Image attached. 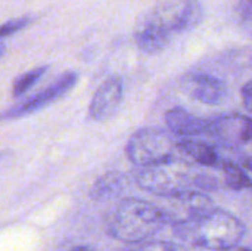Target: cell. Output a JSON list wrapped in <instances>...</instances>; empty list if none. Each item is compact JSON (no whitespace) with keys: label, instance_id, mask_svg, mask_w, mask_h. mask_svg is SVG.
Here are the masks:
<instances>
[{"label":"cell","instance_id":"6da1fadb","mask_svg":"<svg viewBox=\"0 0 252 251\" xmlns=\"http://www.w3.org/2000/svg\"><path fill=\"white\" fill-rule=\"evenodd\" d=\"M202 18L199 0H159L137 24L134 41L145 53H159L176 36L198 27Z\"/></svg>","mask_w":252,"mask_h":251},{"label":"cell","instance_id":"7a4b0ae2","mask_svg":"<svg viewBox=\"0 0 252 251\" xmlns=\"http://www.w3.org/2000/svg\"><path fill=\"white\" fill-rule=\"evenodd\" d=\"M173 234L192 247L229 251L244 238L245 226L232 213L216 207L198 219L174 223Z\"/></svg>","mask_w":252,"mask_h":251},{"label":"cell","instance_id":"3957f363","mask_svg":"<svg viewBox=\"0 0 252 251\" xmlns=\"http://www.w3.org/2000/svg\"><path fill=\"white\" fill-rule=\"evenodd\" d=\"M167 223L164 209L139 198H126L114 212L109 234L123 243L137 244L158 234Z\"/></svg>","mask_w":252,"mask_h":251},{"label":"cell","instance_id":"277c9868","mask_svg":"<svg viewBox=\"0 0 252 251\" xmlns=\"http://www.w3.org/2000/svg\"><path fill=\"white\" fill-rule=\"evenodd\" d=\"M179 141L171 132L157 127H145L131 135L126 145L127 158L139 167H152L177 160Z\"/></svg>","mask_w":252,"mask_h":251},{"label":"cell","instance_id":"5b68a950","mask_svg":"<svg viewBox=\"0 0 252 251\" xmlns=\"http://www.w3.org/2000/svg\"><path fill=\"white\" fill-rule=\"evenodd\" d=\"M196 176L182 169L176 161L142 169L136 176V183L143 191L162 198H177L192 188H196Z\"/></svg>","mask_w":252,"mask_h":251},{"label":"cell","instance_id":"8992f818","mask_svg":"<svg viewBox=\"0 0 252 251\" xmlns=\"http://www.w3.org/2000/svg\"><path fill=\"white\" fill-rule=\"evenodd\" d=\"M78 75L74 71H68L65 74H62L59 78H56L50 86H47L46 89L40 90L38 93H35L34 96L10 107L7 111L3 112V118L4 120H16L25 115H30L41 108H44L46 105L53 104L55 101L61 99L63 95H66L77 83Z\"/></svg>","mask_w":252,"mask_h":251},{"label":"cell","instance_id":"52a82bcc","mask_svg":"<svg viewBox=\"0 0 252 251\" xmlns=\"http://www.w3.org/2000/svg\"><path fill=\"white\" fill-rule=\"evenodd\" d=\"M207 136L223 145L252 143V118L241 114H221L208 118Z\"/></svg>","mask_w":252,"mask_h":251},{"label":"cell","instance_id":"ba28073f","mask_svg":"<svg viewBox=\"0 0 252 251\" xmlns=\"http://www.w3.org/2000/svg\"><path fill=\"white\" fill-rule=\"evenodd\" d=\"M124 96V84L120 77L105 80L94 92L89 105V118L103 121L112 117L121 105Z\"/></svg>","mask_w":252,"mask_h":251},{"label":"cell","instance_id":"9c48e42d","mask_svg":"<svg viewBox=\"0 0 252 251\" xmlns=\"http://www.w3.org/2000/svg\"><path fill=\"white\" fill-rule=\"evenodd\" d=\"M180 87L189 96L207 105H219L226 98V86L223 81L202 72L185 75L180 81Z\"/></svg>","mask_w":252,"mask_h":251},{"label":"cell","instance_id":"30bf717a","mask_svg":"<svg viewBox=\"0 0 252 251\" xmlns=\"http://www.w3.org/2000/svg\"><path fill=\"white\" fill-rule=\"evenodd\" d=\"M165 124L173 135L183 138L201 136L208 132V118H201L183 108H171L164 115Z\"/></svg>","mask_w":252,"mask_h":251},{"label":"cell","instance_id":"8fae6325","mask_svg":"<svg viewBox=\"0 0 252 251\" xmlns=\"http://www.w3.org/2000/svg\"><path fill=\"white\" fill-rule=\"evenodd\" d=\"M179 151H180V154L189 157L190 160H193L195 163H198L201 166L219 167L221 163V160L213 145L196 141V139H190V138L180 139Z\"/></svg>","mask_w":252,"mask_h":251},{"label":"cell","instance_id":"7c38bea8","mask_svg":"<svg viewBox=\"0 0 252 251\" xmlns=\"http://www.w3.org/2000/svg\"><path fill=\"white\" fill-rule=\"evenodd\" d=\"M127 182V176L118 172H109L97 179V182L92 186L90 197L93 200H103L111 195L120 192Z\"/></svg>","mask_w":252,"mask_h":251},{"label":"cell","instance_id":"4fadbf2b","mask_svg":"<svg viewBox=\"0 0 252 251\" xmlns=\"http://www.w3.org/2000/svg\"><path fill=\"white\" fill-rule=\"evenodd\" d=\"M219 169L223 172L224 183L227 188H230L233 191H242V189L252 186V180L245 173V169L238 166L236 163H233L230 160H221Z\"/></svg>","mask_w":252,"mask_h":251},{"label":"cell","instance_id":"5bb4252c","mask_svg":"<svg viewBox=\"0 0 252 251\" xmlns=\"http://www.w3.org/2000/svg\"><path fill=\"white\" fill-rule=\"evenodd\" d=\"M47 70H49V67H38V68H34V70H31L28 72H24L19 77H16L15 81H13V86H12L13 96L19 98L25 92H28L46 74Z\"/></svg>","mask_w":252,"mask_h":251},{"label":"cell","instance_id":"9a60e30c","mask_svg":"<svg viewBox=\"0 0 252 251\" xmlns=\"http://www.w3.org/2000/svg\"><path fill=\"white\" fill-rule=\"evenodd\" d=\"M31 21H32V18H30V16H21V18H16V19H10V21L4 22V24L1 25L0 34H1L3 38L7 37V36L16 34L18 31L24 30Z\"/></svg>","mask_w":252,"mask_h":251},{"label":"cell","instance_id":"2e32d148","mask_svg":"<svg viewBox=\"0 0 252 251\" xmlns=\"http://www.w3.org/2000/svg\"><path fill=\"white\" fill-rule=\"evenodd\" d=\"M133 251H185V249L168 241H151Z\"/></svg>","mask_w":252,"mask_h":251},{"label":"cell","instance_id":"e0dca14e","mask_svg":"<svg viewBox=\"0 0 252 251\" xmlns=\"http://www.w3.org/2000/svg\"><path fill=\"white\" fill-rule=\"evenodd\" d=\"M236 12L244 21L252 22V0H239Z\"/></svg>","mask_w":252,"mask_h":251},{"label":"cell","instance_id":"ac0fdd59","mask_svg":"<svg viewBox=\"0 0 252 251\" xmlns=\"http://www.w3.org/2000/svg\"><path fill=\"white\" fill-rule=\"evenodd\" d=\"M241 96H242V102L245 108L252 112V81L244 84V87L241 89Z\"/></svg>","mask_w":252,"mask_h":251},{"label":"cell","instance_id":"d6986e66","mask_svg":"<svg viewBox=\"0 0 252 251\" xmlns=\"http://www.w3.org/2000/svg\"><path fill=\"white\" fill-rule=\"evenodd\" d=\"M242 167H244L245 170L252 172V157H248V158H244V160H242Z\"/></svg>","mask_w":252,"mask_h":251},{"label":"cell","instance_id":"ffe728a7","mask_svg":"<svg viewBox=\"0 0 252 251\" xmlns=\"http://www.w3.org/2000/svg\"><path fill=\"white\" fill-rule=\"evenodd\" d=\"M71 251H92L90 249H86V247H75V249H72Z\"/></svg>","mask_w":252,"mask_h":251},{"label":"cell","instance_id":"44dd1931","mask_svg":"<svg viewBox=\"0 0 252 251\" xmlns=\"http://www.w3.org/2000/svg\"><path fill=\"white\" fill-rule=\"evenodd\" d=\"M229 251H252L250 249H238V247H235V249H232V250Z\"/></svg>","mask_w":252,"mask_h":251}]
</instances>
